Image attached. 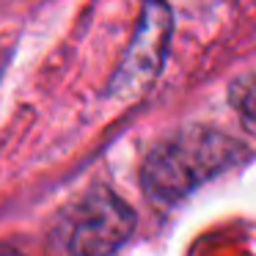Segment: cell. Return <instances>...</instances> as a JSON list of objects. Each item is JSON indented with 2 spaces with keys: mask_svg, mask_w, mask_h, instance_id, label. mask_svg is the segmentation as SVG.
Listing matches in <instances>:
<instances>
[{
  "mask_svg": "<svg viewBox=\"0 0 256 256\" xmlns=\"http://www.w3.org/2000/svg\"><path fill=\"white\" fill-rule=\"evenodd\" d=\"M242 154V146L228 135L210 127H188L146 157L140 182L154 204L168 206L232 168Z\"/></svg>",
  "mask_w": 256,
  "mask_h": 256,
  "instance_id": "1",
  "label": "cell"
},
{
  "mask_svg": "<svg viewBox=\"0 0 256 256\" xmlns=\"http://www.w3.org/2000/svg\"><path fill=\"white\" fill-rule=\"evenodd\" d=\"M135 212L110 190H91L66 218V248L72 256H110L130 240Z\"/></svg>",
  "mask_w": 256,
  "mask_h": 256,
  "instance_id": "2",
  "label": "cell"
},
{
  "mask_svg": "<svg viewBox=\"0 0 256 256\" xmlns=\"http://www.w3.org/2000/svg\"><path fill=\"white\" fill-rule=\"evenodd\" d=\"M171 28H174V17L166 0H146L135 36L130 42L127 52H124V61L113 74L110 94L130 100V96H140L154 83L162 64H166Z\"/></svg>",
  "mask_w": 256,
  "mask_h": 256,
  "instance_id": "3",
  "label": "cell"
},
{
  "mask_svg": "<svg viewBox=\"0 0 256 256\" xmlns=\"http://www.w3.org/2000/svg\"><path fill=\"white\" fill-rule=\"evenodd\" d=\"M228 102L242 118V124L256 132V72L240 78L237 83L228 88Z\"/></svg>",
  "mask_w": 256,
  "mask_h": 256,
  "instance_id": "4",
  "label": "cell"
}]
</instances>
